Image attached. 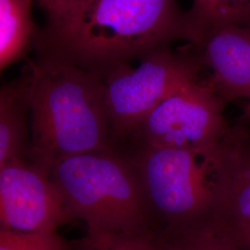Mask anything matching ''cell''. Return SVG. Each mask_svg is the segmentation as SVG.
Returning <instances> with one entry per match:
<instances>
[{
	"mask_svg": "<svg viewBox=\"0 0 250 250\" xmlns=\"http://www.w3.org/2000/svg\"><path fill=\"white\" fill-rule=\"evenodd\" d=\"M222 143L208 148L122 150L139 175L157 232L214 214Z\"/></svg>",
	"mask_w": 250,
	"mask_h": 250,
	"instance_id": "277c9868",
	"label": "cell"
},
{
	"mask_svg": "<svg viewBox=\"0 0 250 250\" xmlns=\"http://www.w3.org/2000/svg\"><path fill=\"white\" fill-rule=\"evenodd\" d=\"M178 39L186 40V12L177 0H93L67 30L38 37L35 49L102 80Z\"/></svg>",
	"mask_w": 250,
	"mask_h": 250,
	"instance_id": "6da1fadb",
	"label": "cell"
},
{
	"mask_svg": "<svg viewBox=\"0 0 250 250\" xmlns=\"http://www.w3.org/2000/svg\"><path fill=\"white\" fill-rule=\"evenodd\" d=\"M30 151V72L25 65L20 76L0 89V166L13 160H29Z\"/></svg>",
	"mask_w": 250,
	"mask_h": 250,
	"instance_id": "30bf717a",
	"label": "cell"
},
{
	"mask_svg": "<svg viewBox=\"0 0 250 250\" xmlns=\"http://www.w3.org/2000/svg\"><path fill=\"white\" fill-rule=\"evenodd\" d=\"M26 65L31 107L29 161L49 174L64 159L117 147L99 76L47 56L37 55Z\"/></svg>",
	"mask_w": 250,
	"mask_h": 250,
	"instance_id": "7a4b0ae2",
	"label": "cell"
},
{
	"mask_svg": "<svg viewBox=\"0 0 250 250\" xmlns=\"http://www.w3.org/2000/svg\"><path fill=\"white\" fill-rule=\"evenodd\" d=\"M137 67L120 66L102 79L107 115L119 147L152 110L184 84L198 78L197 48L168 46L146 55Z\"/></svg>",
	"mask_w": 250,
	"mask_h": 250,
	"instance_id": "5b68a950",
	"label": "cell"
},
{
	"mask_svg": "<svg viewBox=\"0 0 250 250\" xmlns=\"http://www.w3.org/2000/svg\"><path fill=\"white\" fill-rule=\"evenodd\" d=\"M35 0H0V70L35 49L39 30L33 16Z\"/></svg>",
	"mask_w": 250,
	"mask_h": 250,
	"instance_id": "8fae6325",
	"label": "cell"
},
{
	"mask_svg": "<svg viewBox=\"0 0 250 250\" xmlns=\"http://www.w3.org/2000/svg\"><path fill=\"white\" fill-rule=\"evenodd\" d=\"M0 250H76V240H67L57 231L21 232L0 229Z\"/></svg>",
	"mask_w": 250,
	"mask_h": 250,
	"instance_id": "9a60e30c",
	"label": "cell"
},
{
	"mask_svg": "<svg viewBox=\"0 0 250 250\" xmlns=\"http://www.w3.org/2000/svg\"><path fill=\"white\" fill-rule=\"evenodd\" d=\"M158 233L163 250H242L214 214Z\"/></svg>",
	"mask_w": 250,
	"mask_h": 250,
	"instance_id": "7c38bea8",
	"label": "cell"
},
{
	"mask_svg": "<svg viewBox=\"0 0 250 250\" xmlns=\"http://www.w3.org/2000/svg\"><path fill=\"white\" fill-rule=\"evenodd\" d=\"M194 46L211 72L208 83L225 101L250 99V26L217 28Z\"/></svg>",
	"mask_w": 250,
	"mask_h": 250,
	"instance_id": "ba28073f",
	"label": "cell"
},
{
	"mask_svg": "<svg viewBox=\"0 0 250 250\" xmlns=\"http://www.w3.org/2000/svg\"><path fill=\"white\" fill-rule=\"evenodd\" d=\"M225 226L241 250H250V223Z\"/></svg>",
	"mask_w": 250,
	"mask_h": 250,
	"instance_id": "ac0fdd59",
	"label": "cell"
},
{
	"mask_svg": "<svg viewBox=\"0 0 250 250\" xmlns=\"http://www.w3.org/2000/svg\"><path fill=\"white\" fill-rule=\"evenodd\" d=\"M224 100L208 82L191 81L146 117L118 148H208L221 143L230 127Z\"/></svg>",
	"mask_w": 250,
	"mask_h": 250,
	"instance_id": "8992f818",
	"label": "cell"
},
{
	"mask_svg": "<svg viewBox=\"0 0 250 250\" xmlns=\"http://www.w3.org/2000/svg\"><path fill=\"white\" fill-rule=\"evenodd\" d=\"M44 10L46 24L37 37L56 36L67 30L93 0H35Z\"/></svg>",
	"mask_w": 250,
	"mask_h": 250,
	"instance_id": "2e32d148",
	"label": "cell"
},
{
	"mask_svg": "<svg viewBox=\"0 0 250 250\" xmlns=\"http://www.w3.org/2000/svg\"><path fill=\"white\" fill-rule=\"evenodd\" d=\"M227 25L250 26V0H225Z\"/></svg>",
	"mask_w": 250,
	"mask_h": 250,
	"instance_id": "e0dca14e",
	"label": "cell"
},
{
	"mask_svg": "<svg viewBox=\"0 0 250 250\" xmlns=\"http://www.w3.org/2000/svg\"><path fill=\"white\" fill-rule=\"evenodd\" d=\"M225 25V0H194L186 12V40L198 45L208 33Z\"/></svg>",
	"mask_w": 250,
	"mask_h": 250,
	"instance_id": "5bb4252c",
	"label": "cell"
},
{
	"mask_svg": "<svg viewBox=\"0 0 250 250\" xmlns=\"http://www.w3.org/2000/svg\"><path fill=\"white\" fill-rule=\"evenodd\" d=\"M73 221L50 175L29 160L0 166L1 229L21 232L57 231Z\"/></svg>",
	"mask_w": 250,
	"mask_h": 250,
	"instance_id": "52a82bcc",
	"label": "cell"
},
{
	"mask_svg": "<svg viewBox=\"0 0 250 250\" xmlns=\"http://www.w3.org/2000/svg\"><path fill=\"white\" fill-rule=\"evenodd\" d=\"M215 216L225 225L250 223V132L231 128L222 143Z\"/></svg>",
	"mask_w": 250,
	"mask_h": 250,
	"instance_id": "9c48e42d",
	"label": "cell"
},
{
	"mask_svg": "<svg viewBox=\"0 0 250 250\" xmlns=\"http://www.w3.org/2000/svg\"><path fill=\"white\" fill-rule=\"evenodd\" d=\"M76 250H163L158 232H88L76 240Z\"/></svg>",
	"mask_w": 250,
	"mask_h": 250,
	"instance_id": "4fadbf2b",
	"label": "cell"
},
{
	"mask_svg": "<svg viewBox=\"0 0 250 250\" xmlns=\"http://www.w3.org/2000/svg\"><path fill=\"white\" fill-rule=\"evenodd\" d=\"M49 175L87 232H157L139 175L118 147L64 159Z\"/></svg>",
	"mask_w": 250,
	"mask_h": 250,
	"instance_id": "3957f363",
	"label": "cell"
},
{
	"mask_svg": "<svg viewBox=\"0 0 250 250\" xmlns=\"http://www.w3.org/2000/svg\"><path fill=\"white\" fill-rule=\"evenodd\" d=\"M244 115L250 122V101L248 102V104L245 106V108H244Z\"/></svg>",
	"mask_w": 250,
	"mask_h": 250,
	"instance_id": "d6986e66",
	"label": "cell"
}]
</instances>
